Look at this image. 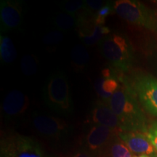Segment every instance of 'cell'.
I'll return each mask as SVG.
<instances>
[{"label": "cell", "mask_w": 157, "mask_h": 157, "mask_svg": "<svg viewBox=\"0 0 157 157\" xmlns=\"http://www.w3.org/2000/svg\"><path fill=\"white\" fill-rule=\"evenodd\" d=\"M114 12L127 22L148 30H157L155 15L146 5L134 0H118L114 2Z\"/></svg>", "instance_id": "4"}, {"label": "cell", "mask_w": 157, "mask_h": 157, "mask_svg": "<svg viewBox=\"0 0 157 157\" xmlns=\"http://www.w3.org/2000/svg\"><path fill=\"white\" fill-rule=\"evenodd\" d=\"M61 8L65 13L77 16L86 9L85 1L73 0L64 2L61 4Z\"/></svg>", "instance_id": "17"}, {"label": "cell", "mask_w": 157, "mask_h": 157, "mask_svg": "<svg viewBox=\"0 0 157 157\" xmlns=\"http://www.w3.org/2000/svg\"><path fill=\"white\" fill-rule=\"evenodd\" d=\"M73 157H93L91 155L84 151H79L74 154Z\"/></svg>", "instance_id": "23"}, {"label": "cell", "mask_w": 157, "mask_h": 157, "mask_svg": "<svg viewBox=\"0 0 157 157\" xmlns=\"http://www.w3.org/2000/svg\"><path fill=\"white\" fill-rule=\"evenodd\" d=\"M63 39V34L61 31L56 30L47 33L43 37L42 41L44 44L48 46H55Z\"/></svg>", "instance_id": "20"}, {"label": "cell", "mask_w": 157, "mask_h": 157, "mask_svg": "<svg viewBox=\"0 0 157 157\" xmlns=\"http://www.w3.org/2000/svg\"><path fill=\"white\" fill-rule=\"evenodd\" d=\"M106 2H107L101 1V0H87V1H85L86 9L88 13L95 15L96 12H98L102 7H103Z\"/></svg>", "instance_id": "21"}, {"label": "cell", "mask_w": 157, "mask_h": 157, "mask_svg": "<svg viewBox=\"0 0 157 157\" xmlns=\"http://www.w3.org/2000/svg\"><path fill=\"white\" fill-rule=\"evenodd\" d=\"M117 133L109 127L93 124L86 137V143L90 150L97 151L107 146Z\"/></svg>", "instance_id": "12"}, {"label": "cell", "mask_w": 157, "mask_h": 157, "mask_svg": "<svg viewBox=\"0 0 157 157\" xmlns=\"http://www.w3.org/2000/svg\"><path fill=\"white\" fill-rule=\"evenodd\" d=\"M23 21L22 3L14 0L0 2V25L2 32L20 29Z\"/></svg>", "instance_id": "7"}, {"label": "cell", "mask_w": 157, "mask_h": 157, "mask_svg": "<svg viewBox=\"0 0 157 157\" xmlns=\"http://www.w3.org/2000/svg\"><path fill=\"white\" fill-rule=\"evenodd\" d=\"M123 84L113 94L109 105L119 118L122 132L137 131L146 133V119L137 101V97L129 84Z\"/></svg>", "instance_id": "1"}, {"label": "cell", "mask_w": 157, "mask_h": 157, "mask_svg": "<svg viewBox=\"0 0 157 157\" xmlns=\"http://www.w3.org/2000/svg\"><path fill=\"white\" fill-rule=\"evenodd\" d=\"M119 136L131 151L140 155L157 157V152L146 133L128 131L121 132L119 133Z\"/></svg>", "instance_id": "10"}, {"label": "cell", "mask_w": 157, "mask_h": 157, "mask_svg": "<svg viewBox=\"0 0 157 157\" xmlns=\"http://www.w3.org/2000/svg\"><path fill=\"white\" fill-rule=\"evenodd\" d=\"M33 126L41 135L48 137L63 136L68 132V124L58 117L50 115L35 113L32 118Z\"/></svg>", "instance_id": "8"}, {"label": "cell", "mask_w": 157, "mask_h": 157, "mask_svg": "<svg viewBox=\"0 0 157 157\" xmlns=\"http://www.w3.org/2000/svg\"><path fill=\"white\" fill-rule=\"evenodd\" d=\"M29 106V97L18 90H13L5 96L2 103V113L7 119H13L24 113Z\"/></svg>", "instance_id": "11"}, {"label": "cell", "mask_w": 157, "mask_h": 157, "mask_svg": "<svg viewBox=\"0 0 157 157\" xmlns=\"http://www.w3.org/2000/svg\"><path fill=\"white\" fill-rule=\"evenodd\" d=\"M90 62V55L85 47L77 44L71 51V63L77 71H84Z\"/></svg>", "instance_id": "14"}, {"label": "cell", "mask_w": 157, "mask_h": 157, "mask_svg": "<svg viewBox=\"0 0 157 157\" xmlns=\"http://www.w3.org/2000/svg\"><path fill=\"white\" fill-rule=\"evenodd\" d=\"M111 154L112 157H132L130 150L126 145L118 140L111 145Z\"/></svg>", "instance_id": "19"}, {"label": "cell", "mask_w": 157, "mask_h": 157, "mask_svg": "<svg viewBox=\"0 0 157 157\" xmlns=\"http://www.w3.org/2000/svg\"><path fill=\"white\" fill-rule=\"evenodd\" d=\"M43 99L54 112L63 116L72 114L73 101L66 74L58 71L49 76L43 89Z\"/></svg>", "instance_id": "2"}, {"label": "cell", "mask_w": 157, "mask_h": 157, "mask_svg": "<svg viewBox=\"0 0 157 157\" xmlns=\"http://www.w3.org/2000/svg\"><path fill=\"white\" fill-rule=\"evenodd\" d=\"M133 157H151V156H148V155H140V156H135Z\"/></svg>", "instance_id": "24"}, {"label": "cell", "mask_w": 157, "mask_h": 157, "mask_svg": "<svg viewBox=\"0 0 157 157\" xmlns=\"http://www.w3.org/2000/svg\"><path fill=\"white\" fill-rule=\"evenodd\" d=\"M2 157H44L41 147L32 138L15 135L4 141Z\"/></svg>", "instance_id": "6"}, {"label": "cell", "mask_w": 157, "mask_h": 157, "mask_svg": "<svg viewBox=\"0 0 157 157\" xmlns=\"http://www.w3.org/2000/svg\"><path fill=\"white\" fill-rule=\"evenodd\" d=\"M131 88L146 111L157 117V79L152 76L140 74L135 76Z\"/></svg>", "instance_id": "5"}, {"label": "cell", "mask_w": 157, "mask_h": 157, "mask_svg": "<svg viewBox=\"0 0 157 157\" xmlns=\"http://www.w3.org/2000/svg\"><path fill=\"white\" fill-rule=\"evenodd\" d=\"M99 45L104 58L117 72H125L131 67L132 49L126 37L119 34L108 35Z\"/></svg>", "instance_id": "3"}, {"label": "cell", "mask_w": 157, "mask_h": 157, "mask_svg": "<svg viewBox=\"0 0 157 157\" xmlns=\"http://www.w3.org/2000/svg\"><path fill=\"white\" fill-rule=\"evenodd\" d=\"M114 11V2H106L94 15V22L96 25H104L105 19Z\"/></svg>", "instance_id": "18"}, {"label": "cell", "mask_w": 157, "mask_h": 157, "mask_svg": "<svg viewBox=\"0 0 157 157\" xmlns=\"http://www.w3.org/2000/svg\"><path fill=\"white\" fill-rule=\"evenodd\" d=\"M39 60L34 54H26L23 56L21 61V67L25 76H31L38 71Z\"/></svg>", "instance_id": "16"}, {"label": "cell", "mask_w": 157, "mask_h": 157, "mask_svg": "<svg viewBox=\"0 0 157 157\" xmlns=\"http://www.w3.org/2000/svg\"><path fill=\"white\" fill-rule=\"evenodd\" d=\"M147 137H148L149 140L151 141L153 146L154 147L155 150L157 152V123L155 122L152 124L146 132Z\"/></svg>", "instance_id": "22"}, {"label": "cell", "mask_w": 157, "mask_h": 157, "mask_svg": "<svg viewBox=\"0 0 157 157\" xmlns=\"http://www.w3.org/2000/svg\"><path fill=\"white\" fill-rule=\"evenodd\" d=\"M17 58V51L14 43L9 36H0V59L3 63H11Z\"/></svg>", "instance_id": "13"}, {"label": "cell", "mask_w": 157, "mask_h": 157, "mask_svg": "<svg viewBox=\"0 0 157 157\" xmlns=\"http://www.w3.org/2000/svg\"><path fill=\"white\" fill-rule=\"evenodd\" d=\"M53 23L59 31H68L77 26L78 19L75 15L63 12L55 16Z\"/></svg>", "instance_id": "15"}, {"label": "cell", "mask_w": 157, "mask_h": 157, "mask_svg": "<svg viewBox=\"0 0 157 157\" xmlns=\"http://www.w3.org/2000/svg\"><path fill=\"white\" fill-rule=\"evenodd\" d=\"M90 121L94 124L109 127L119 135L122 132L119 118L111 109L109 103L101 100L93 104L90 113Z\"/></svg>", "instance_id": "9"}]
</instances>
